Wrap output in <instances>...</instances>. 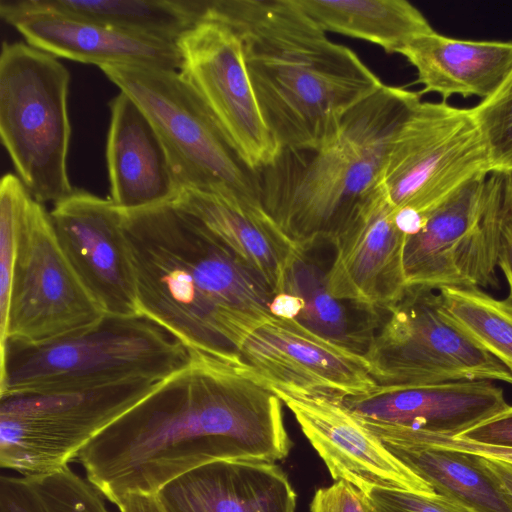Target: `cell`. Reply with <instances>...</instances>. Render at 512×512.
<instances>
[{
    "label": "cell",
    "mask_w": 512,
    "mask_h": 512,
    "mask_svg": "<svg viewBox=\"0 0 512 512\" xmlns=\"http://www.w3.org/2000/svg\"><path fill=\"white\" fill-rule=\"evenodd\" d=\"M375 433L381 441L458 449L512 463V449L510 448L476 444L458 437L426 433L393 426H377Z\"/></svg>",
    "instance_id": "obj_33"
},
{
    "label": "cell",
    "mask_w": 512,
    "mask_h": 512,
    "mask_svg": "<svg viewBox=\"0 0 512 512\" xmlns=\"http://www.w3.org/2000/svg\"><path fill=\"white\" fill-rule=\"evenodd\" d=\"M162 382L0 397L1 468L30 474L69 465L98 434Z\"/></svg>",
    "instance_id": "obj_10"
},
{
    "label": "cell",
    "mask_w": 512,
    "mask_h": 512,
    "mask_svg": "<svg viewBox=\"0 0 512 512\" xmlns=\"http://www.w3.org/2000/svg\"><path fill=\"white\" fill-rule=\"evenodd\" d=\"M504 214L501 175L477 176L421 217L405 237L403 268L407 286H497L496 267Z\"/></svg>",
    "instance_id": "obj_9"
},
{
    "label": "cell",
    "mask_w": 512,
    "mask_h": 512,
    "mask_svg": "<svg viewBox=\"0 0 512 512\" xmlns=\"http://www.w3.org/2000/svg\"><path fill=\"white\" fill-rule=\"evenodd\" d=\"M498 267L506 278L509 288L508 298L512 300V226L505 220V218Z\"/></svg>",
    "instance_id": "obj_37"
},
{
    "label": "cell",
    "mask_w": 512,
    "mask_h": 512,
    "mask_svg": "<svg viewBox=\"0 0 512 512\" xmlns=\"http://www.w3.org/2000/svg\"><path fill=\"white\" fill-rule=\"evenodd\" d=\"M490 174L470 108L420 101L398 129L381 177L397 210L420 218L469 180Z\"/></svg>",
    "instance_id": "obj_11"
},
{
    "label": "cell",
    "mask_w": 512,
    "mask_h": 512,
    "mask_svg": "<svg viewBox=\"0 0 512 512\" xmlns=\"http://www.w3.org/2000/svg\"><path fill=\"white\" fill-rule=\"evenodd\" d=\"M367 512H470L437 493L367 487L359 490Z\"/></svg>",
    "instance_id": "obj_32"
},
{
    "label": "cell",
    "mask_w": 512,
    "mask_h": 512,
    "mask_svg": "<svg viewBox=\"0 0 512 512\" xmlns=\"http://www.w3.org/2000/svg\"><path fill=\"white\" fill-rule=\"evenodd\" d=\"M396 208L380 182L363 198L332 245L327 287L340 301L374 314L385 311L407 288L403 268L405 234Z\"/></svg>",
    "instance_id": "obj_16"
},
{
    "label": "cell",
    "mask_w": 512,
    "mask_h": 512,
    "mask_svg": "<svg viewBox=\"0 0 512 512\" xmlns=\"http://www.w3.org/2000/svg\"><path fill=\"white\" fill-rule=\"evenodd\" d=\"M456 437L476 444L512 449V406Z\"/></svg>",
    "instance_id": "obj_35"
},
{
    "label": "cell",
    "mask_w": 512,
    "mask_h": 512,
    "mask_svg": "<svg viewBox=\"0 0 512 512\" xmlns=\"http://www.w3.org/2000/svg\"><path fill=\"white\" fill-rule=\"evenodd\" d=\"M197 218L239 260L254 270L275 294L285 292L296 250L262 199L235 191L180 189L172 202Z\"/></svg>",
    "instance_id": "obj_20"
},
{
    "label": "cell",
    "mask_w": 512,
    "mask_h": 512,
    "mask_svg": "<svg viewBox=\"0 0 512 512\" xmlns=\"http://www.w3.org/2000/svg\"><path fill=\"white\" fill-rule=\"evenodd\" d=\"M238 354L272 388L336 399L376 388L362 353L341 346L295 319L272 317Z\"/></svg>",
    "instance_id": "obj_14"
},
{
    "label": "cell",
    "mask_w": 512,
    "mask_h": 512,
    "mask_svg": "<svg viewBox=\"0 0 512 512\" xmlns=\"http://www.w3.org/2000/svg\"><path fill=\"white\" fill-rule=\"evenodd\" d=\"M420 95L383 84L346 114L327 144L281 152L263 171V204L297 251L332 244L380 182L392 141Z\"/></svg>",
    "instance_id": "obj_4"
},
{
    "label": "cell",
    "mask_w": 512,
    "mask_h": 512,
    "mask_svg": "<svg viewBox=\"0 0 512 512\" xmlns=\"http://www.w3.org/2000/svg\"><path fill=\"white\" fill-rule=\"evenodd\" d=\"M179 70L201 97L230 147L253 173L271 167L281 150L261 114L234 30L205 19L178 41Z\"/></svg>",
    "instance_id": "obj_13"
},
{
    "label": "cell",
    "mask_w": 512,
    "mask_h": 512,
    "mask_svg": "<svg viewBox=\"0 0 512 512\" xmlns=\"http://www.w3.org/2000/svg\"><path fill=\"white\" fill-rule=\"evenodd\" d=\"M438 292L448 316L512 374V300L496 299L477 287Z\"/></svg>",
    "instance_id": "obj_28"
},
{
    "label": "cell",
    "mask_w": 512,
    "mask_h": 512,
    "mask_svg": "<svg viewBox=\"0 0 512 512\" xmlns=\"http://www.w3.org/2000/svg\"><path fill=\"white\" fill-rule=\"evenodd\" d=\"M303 308V300L299 296L288 292L275 294L269 306L272 316L295 320L298 319Z\"/></svg>",
    "instance_id": "obj_36"
},
{
    "label": "cell",
    "mask_w": 512,
    "mask_h": 512,
    "mask_svg": "<svg viewBox=\"0 0 512 512\" xmlns=\"http://www.w3.org/2000/svg\"><path fill=\"white\" fill-rule=\"evenodd\" d=\"M0 348V397L162 382L191 358L185 345L141 314L105 315L68 337L43 344L6 340Z\"/></svg>",
    "instance_id": "obj_5"
},
{
    "label": "cell",
    "mask_w": 512,
    "mask_h": 512,
    "mask_svg": "<svg viewBox=\"0 0 512 512\" xmlns=\"http://www.w3.org/2000/svg\"><path fill=\"white\" fill-rule=\"evenodd\" d=\"M116 506L119 512H162L155 495H129Z\"/></svg>",
    "instance_id": "obj_38"
},
{
    "label": "cell",
    "mask_w": 512,
    "mask_h": 512,
    "mask_svg": "<svg viewBox=\"0 0 512 512\" xmlns=\"http://www.w3.org/2000/svg\"><path fill=\"white\" fill-rule=\"evenodd\" d=\"M31 199L17 175H3L0 182V322L8 308L21 219Z\"/></svg>",
    "instance_id": "obj_31"
},
{
    "label": "cell",
    "mask_w": 512,
    "mask_h": 512,
    "mask_svg": "<svg viewBox=\"0 0 512 512\" xmlns=\"http://www.w3.org/2000/svg\"><path fill=\"white\" fill-rule=\"evenodd\" d=\"M189 363L79 453L86 478L114 505L155 495L220 460L276 463L292 442L282 401L238 353L189 350Z\"/></svg>",
    "instance_id": "obj_1"
},
{
    "label": "cell",
    "mask_w": 512,
    "mask_h": 512,
    "mask_svg": "<svg viewBox=\"0 0 512 512\" xmlns=\"http://www.w3.org/2000/svg\"><path fill=\"white\" fill-rule=\"evenodd\" d=\"M240 39L263 119L281 152L327 144L346 114L383 83L294 0H204V19Z\"/></svg>",
    "instance_id": "obj_3"
},
{
    "label": "cell",
    "mask_w": 512,
    "mask_h": 512,
    "mask_svg": "<svg viewBox=\"0 0 512 512\" xmlns=\"http://www.w3.org/2000/svg\"><path fill=\"white\" fill-rule=\"evenodd\" d=\"M310 512H367L360 491L346 481H335L318 489L311 501Z\"/></svg>",
    "instance_id": "obj_34"
},
{
    "label": "cell",
    "mask_w": 512,
    "mask_h": 512,
    "mask_svg": "<svg viewBox=\"0 0 512 512\" xmlns=\"http://www.w3.org/2000/svg\"><path fill=\"white\" fill-rule=\"evenodd\" d=\"M492 174L512 172V71L489 97L470 108Z\"/></svg>",
    "instance_id": "obj_30"
},
{
    "label": "cell",
    "mask_w": 512,
    "mask_h": 512,
    "mask_svg": "<svg viewBox=\"0 0 512 512\" xmlns=\"http://www.w3.org/2000/svg\"><path fill=\"white\" fill-rule=\"evenodd\" d=\"M2 19L31 46L57 58L99 68L135 65L179 71L177 43L165 42L64 14L17 9L0 0Z\"/></svg>",
    "instance_id": "obj_19"
},
{
    "label": "cell",
    "mask_w": 512,
    "mask_h": 512,
    "mask_svg": "<svg viewBox=\"0 0 512 512\" xmlns=\"http://www.w3.org/2000/svg\"><path fill=\"white\" fill-rule=\"evenodd\" d=\"M415 68L420 94L437 93L485 99L512 71V41H476L447 37L433 30L402 51Z\"/></svg>",
    "instance_id": "obj_23"
},
{
    "label": "cell",
    "mask_w": 512,
    "mask_h": 512,
    "mask_svg": "<svg viewBox=\"0 0 512 512\" xmlns=\"http://www.w3.org/2000/svg\"><path fill=\"white\" fill-rule=\"evenodd\" d=\"M162 512H295L296 493L275 463L220 460L155 494Z\"/></svg>",
    "instance_id": "obj_22"
},
{
    "label": "cell",
    "mask_w": 512,
    "mask_h": 512,
    "mask_svg": "<svg viewBox=\"0 0 512 512\" xmlns=\"http://www.w3.org/2000/svg\"><path fill=\"white\" fill-rule=\"evenodd\" d=\"M285 292L299 296L304 308L297 321L311 331L348 349L362 353L368 340L350 324L342 301L333 297L327 287L326 273L306 258L297 256L291 264Z\"/></svg>",
    "instance_id": "obj_29"
},
{
    "label": "cell",
    "mask_w": 512,
    "mask_h": 512,
    "mask_svg": "<svg viewBox=\"0 0 512 512\" xmlns=\"http://www.w3.org/2000/svg\"><path fill=\"white\" fill-rule=\"evenodd\" d=\"M139 313L189 350L238 353L274 293L197 218L166 203L123 211Z\"/></svg>",
    "instance_id": "obj_2"
},
{
    "label": "cell",
    "mask_w": 512,
    "mask_h": 512,
    "mask_svg": "<svg viewBox=\"0 0 512 512\" xmlns=\"http://www.w3.org/2000/svg\"><path fill=\"white\" fill-rule=\"evenodd\" d=\"M384 312L363 353L377 386L462 380L512 385L509 370L448 316L439 292L407 286Z\"/></svg>",
    "instance_id": "obj_8"
},
{
    "label": "cell",
    "mask_w": 512,
    "mask_h": 512,
    "mask_svg": "<svg viewBox=\"0 0 512 512\" xmlns=\"http://www.w3.org/2000/svg\"><path fill=\"white\" fill-rule=\"evenodd\" d=\"M500 175L503 214L505 220L512 226V172Z\"/></svg>",
    "instance_id": "obj_40"
},
{
    "label": "cell",
    "mask_w": 512,
    "mask_h": 512,
    "mask_svg": "<svg viewBox=\"0 0 512 512\" xmlns=\"http://www.w3.org/2000/svg\"><path fill=\"white\" fill-rule=\"evenodd\" d=\"M104 317L62 251L49 212L32 198L20 223L0 345L6 340L55 341L87 330Z\"/></svg>",
    "instance_id": "obj_12"
},
{
    "label": "cell",
    "mask_w": 512,
    "mask_h": 512,
    "mask_svg": "<svg viewBox=\"0 0 512 512\" xmlns=\"http://www.w3.org/2000/svg\"><path fill=\"white\" fill-rule=\"evenodd\" d=\"M109 108L106 161L111 202L124 212L173 202L180 187L150 119L121 91Z\"/></svg>",
    "instance_id": "obj_21"
},
{
    "label": "cell",
    "mask_w": 512,
    "mask_h": 512,
    "mask_svg": "<svg viewBox=\"0 0 512 512\" xmlns=\"http://www.w3.org/2000/svg\"><path fill=\"white\" fill-rule=\"evenodd\" d=\"M154 125L180 189L235 191L262 199L261 184L230 147L207 106L179 71L100 67Z\"/></svg>",
    "instance_id": "obj_7"
},
{
    "label": "cell",
    "mask_w": 512,
    "mask_h": 512,
    "mask_svg": "<svg viewBox=\"0 0 512 512\" xmlns=\"http://www.w3.org/2000/svg\"><path fill=\"white\" fill-rule=\"evenodd\" d=\"M69 70L57 57L24 42L0 54V137L32 198L53 205L75 188L67 172L71 138Z\"/></svg>",
    "instance_id": "obj_6"
},
{
    "label": "cell",
    "mask_w": 512,
    "mask_h": 512,
    "mask_svg": "<svg viewBox=\"0 0 512 512\" xmlns=\"http://www.w3.org/2000/svg\"><path fill=\"white\" fill-rule=\"evenodd\" d=\"M324 31L360 39L401 54L415 38L434 29L405 0H294Z\"/></svg>",
    "instance_id": "obj_25"
},
{
    "label": "cell",
    "mask_w": 512,
    "mask_h": 512,
    "mask_svg": "<svg viewBox=\"0 0 512 512\" xmlns=\"http://www.w3.org/2000/svg\"><path fill=\"white\" fill-rule=\"evenodd\" d=\"M482 457L486 466L499 478L508 492L512 495V463L494 458Z\"/></svg>",
    "instance_id": "obj_39"
},
{
    "label": "cell",
    "mask_w": 512,
    "mask_h": 512,
    "mask_svg": "<svg viewBox=\"0 0 512 512\" xmlns=\"http://www.w3.org/2000/svg\"><path fill=\"white\" fill-rule=\"evenodd\" d=\"M5 1L17 9L64 14L170 43L201 22L197 0Z\"/></svg>",
    "instance_id": "obj_26"
},
{
    "label": "cell",
    "mask_w": 512,
    "mask_h": 512,
    "mask_svg": "<svg viewBox=\"0 0 512 512\" xmlns=\"http://www.w3.org/2000/svg\"><path fill=\"white\" fill-rule=\"evenodd\" d=\"M343 404L361 421L456 437L509 408L493 381L379 387Z\"/></svg>",
    "instance_id": "obj_18"
},
{
    "label": "cell",
    "mask_w": 512,
    "mask_h": 512,
    "mask_svg": "<svg viewBox=\"0 0 512 512\" xmlns=\"http://www.w3.org/2000/svg\"><path fill=\"white\" fill-rule=\"evenodd\" d=\"M49 214L62 251L105 315H139L123 211L75 188Z\"/></svg>",
    "instance_id": "obj_15"
},
{
    "label": "cell",
    "mask_w": 512,
    "mask_h": 512,
    "mask_svg": "<svg viewBox=\"0 0 512 512\" xmlns=\"http://www.w3.org/2000/svg\"><path fill=\"white\" fill-rule=\"evenodd\" d=\"M272 389L293 413L335 481H346L358 490L385 487L435 493L384 446L343 399Z\"/></svg>",
    "instance_id": "obj_17"
},
{
    "label": "cell",
    "mask_w": 512,
    "mask_h": 512,
    "mask_svg": "<svg viewBox=\"0 0 512 512\" xmlns=\"http://www.w3.org/2000/svg\"><path fill=\"white\" fill-rule=\"evenodd\" d=\"M381 442L435 493L470 512H512V495L481 455L437 446Z\"/></svg>",
    "instance_id": "obj_24"
},
{
    "label": "cell",
    "mask_w": 512,
    "mask_h": 512,
    "mask_svg": "<svg viewBox=\"0 0 512 512\" xmlns=\"http://www.w3.org/2000/svg\"><path fill=\"white\" fill-rule=\"evenodd\" d=\"M104 499L69 465L0 478V512H111Z\"/></svg>",
    "instance_id": "obj_27"
}]
</instances>
